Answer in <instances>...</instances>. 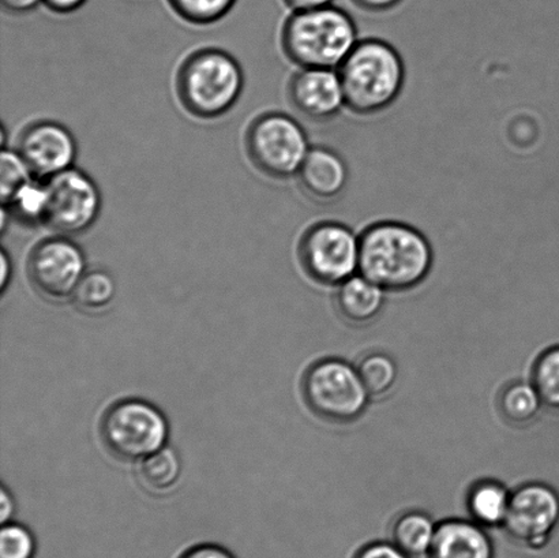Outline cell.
<instances>
[{"label":"cell","mask_w":559,"mask_h":558,"mask_svg":"<svg viewBox=\"0 0 559 558\" xmlns=\"http://www.w3.org/2000/svg\"><path fill=\"white\" fill-rule=\"evenodd\" d=\"M359 273L386 293L420 286L435 265V250L424 233L411 224L381 221L359 235Z\"/></svg>","instance_id":"6da1fadb"},{"label":"cell","mask_w":559,"mask_h":558,"mask_svg":"<svg viewBox=\"0 0 559 558\" xmlns=\"http://www.w3.org/2000/svg\"><path fill=\"white\" fill-rule=\"evenodd\" d=\"M345 107L360 117L385 111L405 85V64L396 48L381 38H364L337 69Z\"/></svg>","instance_id":"7a4b0ae2"},{"label":"cell","mask_w":559,"mask_h":558,"mask_svg":"<svg viewBox=\"0 0 559 558\" xmlns=\"http://www.w3.org/2000/svg\"><path fill=\"white\" fill-rule=\"evenodd\" d=\"M358 41L353 16L333 4L294 11L282 31L285 57L300 69L337 70Z\"/></svg>","instance_id":"3957f363"},{"label":"cell","mask_w":559,"mask_h":558,"mask_svg":"<svg viewBox=\"0 0 559 558\" xmlns=\"http://www.w3.org/2000/svg\"><path fill=\"white\" fill-rule=\"evenodd\" d=\"M243 86L242 68L223 49H199L178 70L179 100L186 111L200 119L223 117L238 103Z\"/></svg>","instance_id":"277c9868"},{"label":"cell","mask_w":559,"mask_h":558,"mask_svg":"<svg viewBox=\"0 0 559 558\" xmlns=\"http://www.w3.org/2000/svg\"><path fill=\"white\" fill-rule=\"evenodd\" d=\"M301 395L312 414L336 425L364 417L371 401L358 368L338 358L310 365L301 379Z\"/></svg>","instance_id":"5b68a950"},{"label":"cell","mask_w":559,"mask_h":558,"mask_svg":"<svg viewBox=\"0 0 559 558\" xmlns=\"http://www.w3.org/2000/svg\"><path fill=\"white\" fill-rule=\"evenodd\" d=\"M169 426L164 414L141 399H124L104 413L100 436L104 447L123 462L145 461L167 444Z\"/></svg>","instance_id":"8992f818"},{"label":"cell","mask_w":559,"mask_h":558,"mask_svg":"<svg viewBox=\"0 0 559 558\" xmlns=\"http://www.w3.org/2000/svg\"><path fill=\"white\" fill-rule=\"evenodd\" d=\"M245 145L254 167L282 180L298 175L311 150L304 126L283 112L255 118L246 131Z\"/></svg>","instance_id":"52a82bcc"},{"label":"cell","mask_w":559,"mask_h":558,"mask_svg":"<svg viewBox=\"0 0 559 558\" xmlns=\"http://www.w3.org/2000/svg\"><path fill=\"white\" fill-rule=\"evenodd\" d=\"M298 259L312 282L338 287L359 273L360 240L347 224L318 222L301 235Z\"/></svg>","instance_id":"ba28073f"},{"label":"cell","mask_w":559,"mask_h":558,"mask_svg":"<svg viewBox=\"0 0 559 558\" xmlns=\"http://www.w3.org/2000/svg\"><path fill=\"white\" fill-rule=\"evenodd\" d=\"M46 193L43 224L64 237L86 233L100 216V190L79 168L71 167L47 179Z\"/></svg>","instance_id":"9c48e42d"},{"label":"cell","mask_w":559,"mask_h":558,"mask_svg":"<svg viewBox=\"0 0 559 558\" xmlns=\"http://www.w3.org/2000/svg\"><path fill=\"white\" fill-rule=\"evenodd\" d=\"M85 270L84 251L64 235L41 239L32 249L26 262L32 287L43 298L53 302L73 297Z\"/></svg>","instance_id":"30bf717a"},{"label":"cell","mask_w":559,"mask_h":558,"mask_svg":"<svg viewBox=\"0 0 559 558\" xmlns=\"http://www.w3.org/2000/svg\"><path fill=\"white\" fill-rule=\"evenodd\" d=\"M559 526V495L551 486L531 483L513 491L503 532L514 543L540 550Z\"/></svg>","instance_id":"8fae6325"},{"label":"cell","mask_w":559,"mask_h":558,"mask_svg":"<svg viewBox=\"0 0 559 558\" xmlns=\"http://www.w3.org/2000/svg\"><path fill=\"white\" fill-rule=\"evenodd\" d=\"M16 151L35 177L49 179L73 167L79 147L63 124L40 120L22 131Z\"/></svg>","instance_id":"7c38bea8"},{"label":"cell","mask_w":559,"mask_h":558,"mask_svg":"<svg viewBox=\"0 0 559 558\" xmlns=\"http://www.w3.org/2000/svg\"><path fill=\"white\" fill-rule=\"evenodd\" d=\"M290 106L311 122L325 123L337 118L345 107L337 70L300 69L288 84Z\"/></svg>","instance_id":"4fadbf2b"},{"label":"cell","mask_w":559,"mask_h":558,"mask_svg":"<svg viewBox=\"0 0 559 558\" xmlns=\"http://www.w3.org/2000/svg\"><path fill=\"white\" fill-rule=\"evenodd\" d=\"M301 191L318 204H332L344 195L349 183V168L337 151L325 145L311 146L298 175Z\"/></svg>","instance_id":"5bb4252c"},{"label":"cell","mask_w":559,"mask_h":558,"mask_svg":"<svg viewBox=\"0 0 559 558\" xmlns=\"http://www.w3.org/2000/svg\"><path fill=\"white\" fill-rule=\"evenodd\" d=\"M429 558H495V546L480 524L448 519L438 523Z\"/></svg>","instance_id":"9a60e30c"},{"label":"cell","mask_w":559,"mask_h":558,"mask_svg":"<svg viewBox=\"0 0 559 558\" xmlns=\"http://www.w3.org/2000/svg\"><path fill=\"white\" fill-rule=\"evenodd\" d=\"M385 289L358 273L338 286L336 306L350 324L367 325L385 308Z\"/></svg>","instance_id":"2e32d148"},{"label":"cell","mask_w":559,"mask_h":558,"mask_svg":"<svg viewBox=\"0 0 559 558\" xmlns=\"http://www.w3.org/2000/svg\"><path fill=\"white\" fill-rule=\"evenodd\" d=\"M513 491L496 479H481L471 486L467 510L471 521L485 529L502 527L511 507Z\"/></svg>","instance_id":"e0dca14e"},{"label":"cell","mask_w":559,"mask_h":558,"mask_svg":"<svg viewBox=\"0 0 559 558\" xmlns=\"http://www.w3.org/2000/svg\"><path fill=\"white\" fill-rule=\"evenodd\" d=\"M437 527L438 524L429 513L404 512L393 523L392 543L411 558L429 556Z\"/></svg>","instance_id":"ac0fdd59"},{"label":"cell","mask_w":559,"mask_h":558,"mask_svg":"<svg viewBox=\"0 0 559 558\" xmlns=\"http://www.w3.org/2000/svg\"><path fill=\"white\" fill-rule=\"evenodd\" d=\"M544 406V401L531 381H513L503 387L498 396V409L502 418L519 428L533 424Z\"/></svg>","instance_id":"d6986e66"},{"label":"cell","mask_w":559,"mask_h":558,"mask_svg":"<svg viewBox=\"0 0 559 558\" xmlns=\"http://www.w3.org/2000/svg\"><path fill=\"white\" fill-rule=\"evenodd\" d=\"M356 368L371 397L385 396L397 384L396 360L385 353L374 352L365 355Z\"/></svg>","instance_id":"ffe728a7"},{"label":"cell","mask_w":559,"mask_h":558,"mask_svg":"<svg viewBox=\"0 0 559 558\" xmlns=\"http://www.w3.org/2000/svg\"><path fill=\"white\" fill-rule=\"evenodd\" d=\"M180 474L182 463L178 453L167 447L146 458L141 467V478L153 491L171 490L178 484Z\"/></svg>","instance_id":"44dd1931"},{"label":"cell","mask_w":559,"mask_h":558,"mask_svg":"<svg viewBox=\"0 0 559 558\" xmlns=\"http://www.w3.org/2000/svg\"><path fill=\"white\" fill-rule=\"evenodd\" d=\"M117 295V284L108 272L92 271L81 278L73 295L76 305L87 311L106 309Z\"/></svg>","instance_id":"7402d4cb"},{"label":"cell","mask_w":559,"mask_h":558,"mask_svg":"<svg viewBox=\"0 0 559 558\" xmlns=\"http://www.w3.org/2000/svg\"><path fill=\"white\" fill-rule=\"evenodd\" d=\"M531 382L545 406L559 412V344L545 349L536 358Z\"/></svg>","instance_id":"603a6c76"},{"label":"cell","mask_w":559,"mask_h":558,"mask_svg":"<svg viewBox=\"0 0 559 558\" xmlns=\"http://www.w3.org/2000/svg\"><path fill=\"white\" fill-rule=\"evenodd\" d=\"M32 171L19 151L3 147L0 158V200L8 206L25 186L32 182Z\"/></svg>","instance_id":"cb8c5ba5"},{"label":"cell","mask_w":559,"mask_h":558,"mask_svg":"<svg viewBox=\"0 0 559 558\" xmlns=\"http://www.w3.org/2000/svg\"><path fill=\"white\" fill-rule=\"evenodd\" d=\"M175 13L197 25H207L224 19L237 0H168Z\"/></svg>","instance_id":"d4e9b609"},{"label":"cell","mask_w":559,"mask_h":558,"mask_svg":"<svg viewBox=\"0 0 559 558\" xmlns=\"http://www.w3.org/2000/svg\"><path fill=\"white\" fill-rule=\"evenodd\" d=\"M46 185H37L32 182L25 186L10 202L8 207L10 213L16 218H20L22 223L31 224H43L44 215H46Z\"/></svg>","instance_id":"484cf974"},{"label":"cell","mask_w":559,"mask_h":558,"mask_svg":"<svg viewBox=\"0 0 559 558\" xmlns=\"http://www.w3.org/2000/svg\"><path fill=\"white\" fill-rule=\"evenodd\" d=\"M36 539L29 529L4 523L0 533V558H35Z\"/></svg>","instance_id":"4316f807"},{"label":"cell","mask_w":559,"mask_h":558,"mask_svg":"<svg viewBox=\"0 0 559 558\" xmlns=\"http://www.w3.org/2000/svg\"><path fill=\"white\" fill-rule=\"evenodd\" d=\"M354 558H411L393 543H372L364 546Z\"/></svg>","instance_id":"83f0119b"},{"label":"cell","mask_w":559,"mask_h":558,"mask_svg":"<svg viewBox=\"0 0 559 558\" xmlns=\"http://www.w3.org/2000/svg\"><path fill=\"white\" fill-rule=\"evenodd\" d=\"M179 558H237L231 551L215 544L195 545L183 551Z\"/></svg>","instance_id":"f1b7e54d"},{"label":"cell","mask_w":559,"mask_h":558,"mask_svg":"<svg viewBox=\"0 0 559 558\" xmlns=\"http://www.w3.org/2000/svg\"><path fill=\"white\" fill-rule=\"evenodd\" d=\"M350 2H353L356 8L369 11V13H383V11L396 8L403 0H350Z\"/></svg>","instance_id":"f546056e"},{"label":"cell","mask_w":559,"mask_h":558,"mask_svg":"<svg viewBox=\"0 0 559 558\" xmlns=\"http://www.w3.org/2000/svg\"><path fill=\"white\" fill-rule=\"evenodd\" d=\"M49 10L59 14L74 13L86 3V0H43Z\"/></svg>","instance_id":"4dcf8cb0"},{"label":"cell","mask_w":559,"mask_h":558,"mask_svg":"<svg viewBox=\"0 0 559 558\" xmlns=\"http://www.w3.org/2000/svg\"><path fill=\"white\" fill-rule=\"evenodd\" d=\"M3 9L13 14H25L35 10L43 0H0Z\"/></svg>","instance_id":"1f68e13d"},{"label":"cell","mask_w":559,"mask_h":558,"mask_svg":"<svg viewBox=\"0 0 559 558\" xmlns=\"http://www.w3.org/2000/svg\"><path fill=\"white\" fill-rule=\"evenodd\" d=\"M284 3L294 11L326 8L332 5L333 0H284Z\"/></svg>","instance_id":"d6a6232c"},{"label":"cell","mask_w":559,"mask_h":558,"mask_svg":"<svg viewBox=\"0 0 559 558\" xmlns=\"http://www.w3.org/2000/svg\"><path fill=\"white\" fill-rule=\"evenodd\" d=\"M14 504L13 500L9 496L5 489L2 490V511H0V515H2V522L8 523L9 519L13 517Z\"/></svg>","instance_id":"836d02e7"},{"label":"cell","mask_w":559,"mask_h":558,"mask_svg":"<svg viewBox=\"0 0 559 558\" xmlns=\"http://www.w3.org/2000/svg\"><path fill=\"white\" fill-rule=\"evenodd\" d=\"M0 262H2V276H0V287L4 289V287L8 286L11 271L9 256L5 253V250H2V253H0Z\"/></svg>","instance_id":"e575fe53"}]
</instances>
